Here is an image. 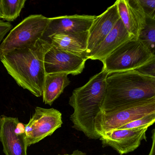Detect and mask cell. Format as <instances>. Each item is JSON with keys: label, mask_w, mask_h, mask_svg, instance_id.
Returning a JSON list of instances; mask_svg holds the SVG:
<instances>
[{"label": "cell", "mask_w": 155, "mask_h": 155, "mask_svg": "<svg viewBox=\"0 0 155 155\" xmlns=\"http://www.w3.org/2000/svg\"><path fill=\"white\" fill-rule=\"evenodd\" d=\"M152 135L151 138L152 140V146H151V149L148 155H155V129L152 130Z\"/></svg>", "instance_id": "603a6c76"}, {"label": "cell", "mask_w": 155, "mask_h": 155, "mask_svg": "<svg viewBox=\"0 0 155 155\" xmlns=\"http://www.w3.org/2000/svg\"><path fill=\"white\" fill-rule=\"evenodd\" d=\"M135 70L145 76L155 78V59L146 63Z\"/></svg>", "instance_id": "44dd1931"}, {"label": "cell", "mask_w": 155, "mask_h": 155, "mask_svg": "<svg viewBox=\"0 0 155 155\" xmlns=\"http://www.w3.org/2000/svg\"><path fill=\"white\" fill-rule=\"evenodd\" d=\"M51 46L50 40L43 38L35 45L6 53L0 60L20 87L40 97L47 75L44 57Z\"/></svg>", "instance_id": "6da1fadb"}, {"label": "cell", "mask_w": 155, "mask_h": 155, "mask_svg": "<svg viewBox=\"0 0 155 155\" xmlns=\"http://www.w3.org/2000/svg\"><path fill=\"white\" fill-rule=\"evenodd\" d=\"M13 28L9 22H4L0 20V44L7 33Z\"/></svg>", "instance_id": "7402d4cb"}, {"label": "cell", "mask_w": 155, "mask_h": 155, "mask_svg": "<svg viewBox=\"0 0 155 155\" xmlns=\"http://www.w3.org/2000/svg\"><path fill=\"white\" fill-rule=\"evenodd\" d=\"M148 128L112 130L101 136L102 147H110L120 155L133 152L143 140L147 141Z\"/></svg>", "instance_id": "30bf717a"}, {"label": "cell", "mask_w": 155, "mask_h": 155, "mask_svg": "<svg viewBox=\"0 0 155 155\" xmlns=\"http://www.w3.org/2000/svg\"><path fill=\"white\" fill-rule=\"evenodd\" d=\"M155 121V113L149 114L135 120L118 128L119 129H143L152 126Z\"/></svg>", "instance_id": "d6986e66"}, {"label": "cell", "mask_w": 155, "mask_h": 155, "mask_svg": "<svg viewBox=\"0 0 155 155\" xmlns=\"http://www.w3.org/2000/svg\"><path fill=\"white\" fill-rule=\"evenodd\" d=\"M118 12L124 27L130 36L137 39L146 24V16L137 0H117Z\"/></svg>", "instance_id": "4fadbf2b"}, {"label": "cell", "mask_w": 155, "mask_h": 155, "mask_svg": "<svg viewBox=\"0 0 155 155\" xmlns=\"http://www.w3.org/2000/svg\"><path fill=\"white\" fill-rule=\"evenodd\" d=\"M88 31L58 33L50 38L53 46L87 60Z\"/></svg>", "instance_id": "9a60e30c"}, {"label": "cell", "mask_w": 155, "mask_h": 155, "mask_svg": "<svg viewBox=\"0 0 155 155\" xmlns=\"http://www.w3.org/2000/svg\"><path fill=\"white\" fill-rule=\"evenodd\" d=\"M155 113V97L131 103L110 112L101 111L95 120V129L101 135L149 114Z\"/></svg>", "instance_id": "8992f818"}, {"label": "cell", "mask_w": 155, "mask_h": 155, "mask_svg": "<svg viewBox=\"0 0 155 155\" xmlns=\"http://www.w3.org/2000/svg\"><path fill=\"white\" fill-rule=\"evenodd\" d=\"M26 0H0L2 19L12 21L20 16L25 6Z\"/></svg>", "instance_id": "ac0fdd59"}, {"label": "cell", "mask_w": 155, "mask_h": 155, "mask_svg": "<svg viewBox=\"0 0 155 155\" xmlns=\"http://www.w3.org/2000/svg\"><path fill=\"white\" fill-rule=\"evenodd\" d=\"M109 75L102 68L86 84L75 89L70 97L69 104L74 110L70 116L72 128L83 132L90 139L100 138L95 129V120L101 111L106 91V79Z\"/></svg>", "instance_id": "7a4b0ae2"}, {"label": "cell", "mask_w": 155, "mask_h": 155, "mask_svg": "<svg viewBox=\"0 0 155 155\" xmlns=\"http://www.w3.org/2000/svg\"><path fill=\"white\" fill-rule=\"evenodd\" d=\"M49 18L42 15H31L25 18L11 30L0 44V58L14 50L35 45L43 39Z\"/></svg>", "instance_id": "5b68a950"}, {"label": "cell", "mask_w": 155, "mask_h": 155, "mask_svg": "<svg viewBox=\"0 0 155 155\" xmlns=\"http://www.w3.org/2000/svg\"><path fill=\"white\" fill-rule=\"evenodd\" d=\"M119 19L116 2L109 7L102 14L96 16L88 31L87 58L91 51L108 35Z\"/></svg>", "instance_id": "8fae6325"}, {"label": "cell", "mask_w": 155, "mask_h": 155, "mask_svg": "<svg viewBox=\"0 0 155 155\" xmlns=\"http://www.w3.org/2000/svg\"><path fill=\"white\" fill-rule=\"evenodd\" d=\"M2 18V15L1 8V4H0V20Z\"/></svg>", "instance_id": "d4e9b609"}, {"label": "cell", "mask_w": 155, "mask_h": 155, "mask_svg": "<svg viewBox=\"0 0 155 155\" xmlns=\"http://www.w3.org/2000/svg\"></svg>", "instance_id": "484cf974"}, {"label": "cell", "mask_w": 155, "mask_h": 155, "mask_svg": "<svg viewBox=\"0 0 155 155\" xmlns=\"http://www.w3.org/2000/svg\"><path fill=\"white\" fill-rule=\"evenodd\" d=\"M87 60L60 49L51 44L44 57L46 74L65 73L73 76L83 71Z\"/></svg>", "instance_id": "9c48e42d"}, {"label": "cell", "mask_w": 155, "mask_h": 155, "mask_svg": "<svg viewBox=\"0 0 155 155\" xmlns=\"http://www.w3.org/2000/svg\"><path fill=\"white\" fill-rule=\"evenodd\" d=\"M68 75L65 73L47 74L42 95L43 101L45 104L51 106L63 93L65 88L71 82Z\"/></svg>", "instance_id": "2e32d148"}, {"label": "cell", "mask_w": 155, "mask_h": 155, "mask_svg": "<svg viewBox=\"0 0 155 155\" xmlns=\"http://www.w3.org/2000/svg\"><path fill=\"white\" fill-rule=\"evenodd\" d=\"M133 38L120 18L108 35L88 56L87 59L99 60L102 62L117 48Z\"/></svg>", "instance_id": "5bb4252c"}, {"label": "cell", "mask_w": 155, "mask_h": 155, "mask_svg": "<svg viewBox=\"0 0 155 155\" xmlns=\"http://www.w3.org/2000/svg\"><path fill=\"white\" fill-rule=\"evenodd\" d=\"M58 155H87V154L79 150H74L71 154H58Z\"/></svg>", "instance_id": "cb8c5ba5"}, {"label": "cell", "mask_w": 155, "mask_h": 155, "mask_svg": "<svg viewBox=\"0 0 155 155\" xmlns=\"http://www.w3.org/2000/svg\"><path fill=\"white\" fill-rule=\"evenodd\" d=\"M146 17L155 19V0H137Z\"/></svg>", "instance_id": "ffe728a7"}, {"label": "cell", "mask_w": 155, "mask_h": 155, "mask_svg": "<svg viewBox=\"0 0 155 155\" xmlns=\"http://www.w3.org/2000/svg\"><path fill=\"white\" fill-rule=\"evenodd\" d=\"M62 123V114L58 110L36 107L32 117L24 125L27 146L29 147L51 136Z\"/></svg>", "instance_id": "52a82bcc"}, {"label": "cell", "mask_w": 155, "mask_h": 155, "mask_svg": "<svg viewBox=\"0 0 155 155\" xmlns=\"http://www.w3.org/2000/svg\"><path fill=\"white\" fill-rule=\"evenodd\" d=\"M155 59L138 40L133 38L124 42L107 57L102 62L103 68L109 75L115 72L135 70Z\"/></svg>", "instance_id": "277c9868"}, {"label": "cell", "mask_w": 155, "mask_h": 155, "mask_svg": "<svg viewBox=\"0 0 155 155\" xmlns=\"http://www.w3.org/2000/svg\"><path fill=\"white\" fill-rule=\"evenodd\" d=\"M137 40L152 54L155 55V19L146 17V24Z\"/></svg>", "instance_id": "e0dca14e"}, {"label": "cell", "mask_w": 155, "mask_h": 155, "mask_svg": "<svg viewBox=\"0 0 155 155\" xmlns=\"http://www.w3.org/2000/svg\"><path fill=\"white\" fill-rule=\"evenodd\" d=\"M25 124L17 117H0V141L6 155H27Z\"/></svg>", "instance_id": "ba28073f"}, {"label": "cell", "mask_w": 155, "mask_h": 155, "mask_svg": "<svg viewBox=\"0 0 155 155\" xmlns=\"http://www.w3.org/2000/svg\"><path fill=\"white\" fill-rule=\"evenodd\" d=\"M155 97V78L136 70L115 72L106 79L101 111L110 112L131 103Z\"/></svg>", "instance_id": "3957f363"}, {"label": "cell", "mask_w": 155, "mask_h": 155, "mask_svg": "<svg viewBox=\"0 0 155 155\" xmlns=\"http://www.w3.org/2000/svg\"><path fill=\"white\" fill-rule=\"evenodd\" d=\"M96 16L73 15L49 18V22L43 38H50L58 33L88 31Z\"/></svg>", "instance_id": "7c38bea8"}]
</instances>
